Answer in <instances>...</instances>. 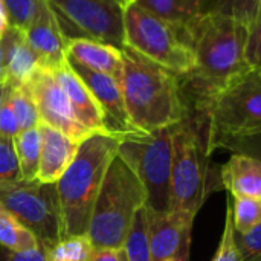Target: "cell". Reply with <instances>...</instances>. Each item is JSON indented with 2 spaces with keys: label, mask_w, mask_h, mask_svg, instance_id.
Returning a JSON list of instances; mask_svg holds the SVG:
<instances>
[{
  "label": "cell",
  "mask_w": 261,
  "mask_h": 261,
  "mask_svg": "<svg viewBox=\"0 0 261 261\" xmlns=\"http://www.w3.org/2000/svg\"><path fill=\"white\" fill-rule=\"evenodd\" d=\"M248 26L232 17L205 14L188 32L194 67L179 75L185 107L205 110L229 81L251 69L246 63Z\"/></svg>",
  "instance_id": "cell-1"
},
{
  "label": "cell",
  "mask_w": 261,
  "mask_h": 261,
  "mask_svg": "<svg viewBox=\"0 0 261 261\" xmlns=\"http://www.w3.org/2000/svg\"><path fill=\"white\" fill-rule=\"evenodd\" d=\"M170 210L197 214L206 199L223 188L220 168L214 165L211 124L205 110L187 107L184 119L171 125Z\"/></svg>",
  "instance_id": "cell-2"
},
{
  "label": "cell",
  "mask_w": 261,
  "mask_h": 261,
  "mask_svg": "<svg viewBox=\"0 0 261 261\" xmlns=\"http://www.w3.org/2000/svg\"><path fill=\"white\" fill-rule=\"evenodd\" d=\"M122 52L121 90L136 130L150 133L180 122L187 113L179 75L128 46Z\"/></svg>",
  "instance_id": "cell-3"
},
{
  "label": "cell",
  "mask_w": 261,
  "mask_h": 261,
  "mask_svg": "<svg viewBox=\"0 0 261 261\" xmlns=\"http://www.w3.org/2000/svg\"><path fill=\"white\" fill-rule=\"evenodd\" d=\"M121 138L90 133L84 138L64 174L57 182L61 203L63 237L86 236L92 208Z\"/></svg>",
  "instance_id": "cell-4"
},
{
  "label": "cell",
  "mask_w": 261,
  "mask_h": 261,
  "mask_svg": "<svg viewBox=\"0 0 261 261\" xmlns=\"http://www.w3.org/2000/svg\"><path fill=\"white\" fill-rule=\"evenodd\" d=\"M147 205V193L128 164L116 154L104 176L92 208L86 237L95 249L122 248L136 213Z\"/></svg>",
  "instance_id": "cell-5"
},
{
  "label": "cell",
  "mask_w": 261,
  "mask_h": 261,
  "mask_svg": "<svg viewBox=\"0 0 261 261\" xmlns=\"http://www.w3.org/2000/svg\"><path fill=\"white\" fill-rule=\"evenodd\" d=\"M124 46L168 70L185 75L194 67V54L185 31L159 18L135 0H124Z\"/></svg>",
  "instance_id": "cell-6"
},
{
  "label": "cell",
  "mask_w": 261,
  "mask_h": 261,
  "mask_svg": "<svg viewBox=\"0 0 261 261\" xmlns=\"http://www.w3.org/2000/svg\"><path fill=\"white\" fill-rule=\"evenodd\" d=\"M211 124L213 148L226 139H239L261 133V69H248L206 106Z\"/></svg>",
  "instance_id": "cell-7"
},
{
  "label": "cell",
  "mask_w": 261,
  "mask_h": 261,
  "mask_svg": "<svg viewBox=\"0 0 261 261\" xmlns=\"http://www.w3.org/2000/svg\"><path fill=\"white\" fill-rule=\"evenodd\" d=\"M118 154L142 182L147 193V208L156 213L170 211L173 161L171 127L124 136L119 141Z\"/></svg>",
  "instance_id": "cell-8"
},
{
  "label": "cell",
  "mask_w": 261,
  "mask_h": 261,
  "mask_svg": "<svg viewBox=\"0 0 261 261\" xmlns=\"http://www.w3.org/2000/svg\"><path fill=\"white\" fill-rule=\"evenodd\" d=\"M0 202L49 249L63 239L61 203L57 184L18 182L0 188Z\"/></svg>",
  "instance_id": "cell-9"
},
{
  "label": "cell",
  "mask_w": 261,
  "mask_h": 261,
  "mask_svg": "<svg viewBox=\"0 0 261 261\" xmlns=\"http://www.w3.org/2000/svg\"><path fill=\"white\" fill-rule=\"evenodd\" d=\"M66 38L87 37L124 47V0H47Z\"/></svg>",
  "instance_id": "cell-10"
},
{
  "label": "cell",
  "mask_w": 261,
  "mask_h": 261,
  "mask_svg": "<svg viewBox=\"0 0 261 261\" xmlns=\"http://www.w3.org/2000/svg\"><path fill=\"white\" fill-rule=\"evenodd\" d=\"M26 86L37 106L41 124L64 133L75 142H81L90 135V132L76 119L67 95L54 73V69L40 66Z\"/></svg>",
  "instance_id": "cell-11"
},
{
  "label": "cell",
  "mask_w": 261,
  "mask_h": 261,
  "mask_svg": "<svg viewBox=\"0 0 261 261\" xmlns=\"http://www.w3.org/2000/svg\"><path fill=\"white\" fill-rule=\"evenodd\" d=\"M194 214L184 211L156 213L148 210L151 261H188Z\"/></svg>",
  "instance_id": "cell-12"
},
{
  "label": "cell",
  "mask_w": 261,
  "mask_h": 261,
  "mask_svg": "<svg viewBox=\"0 0 261 261\" xmlns=\"http://www.w3.org/2000/svg\"><path fill=\"white\" fill-rule=\"evenodd\" d=\"M67 63L75 70V73L84 81V84L89 87V90L92 92V95L101 106V109L104 112V118H106V125H107V130L110 135L122 139L127 135L142 133L135 128V125L132 124V121L128 118L122 90H121V84L118 80H115L113 76H110L107 73L87 69V67L72 61L70 58H67Z\"/></svg>",
  "instance_id": "cell-13"
},
{
  "label": "cell",
  "mask_w": 261,
  "mask_h": 261,
  "mask_svg": "<svg viewBox=\"0 0 261 261\" xmlns=\"http://www.w3.org/2000/svg\"><path fill=\"white\" fill-rule=\"evenodd\" d=\"M24 35L43 66L55 69L66 60V35L47 0H41L37 15Z\"/></svg>",
  "instance_id": "cell-14"
},
{
  "label": "cell",
  "mask_w": 261,
  "mask_h": 261,
  "mask_svg": "<svg viewBox=\"0 0 261 261\" xmlns=\"http://www.w3.org/2000/svg\"><path fill=\"white\" fill-rule=\"evenodd\" d=\"M54 73L61 84L63 90L67 95L70 107L83 127L90 133H104L110 135L106 125V118L101 106L84 84V81L75 73V70L67 63V58L54 69Z\"/></svg>",
  "instance_id": "cell-15"
},
{
  "label": "cell",
  "mask_w": 261,
  "mask_h": 261,
  "mask_svg": "<svg viewBox=\"0 0 261 261\" xmlns=\"http://www.w3.org/2000/svg\"><path fill=\"white\" fill-rule=\"evenodd\" d=\"M41 135L40 167L37 180L44 184H57L73 161L80 142L72 141L64 133L46 125L38 124Z\"/></svg>",
  "instance_id": "cell-16"
},
{
  "label": "cell",
  "mask_w": 261,
  "mask_h": 261,
  "mask_svg": "<svg viewBox=\"0 0 261 261\" xmlns=\"http://www.w3.org/2000/svg\"><path fill=\"white\" fill-rule=\"evenodd\" d=\"M2 54H3V69L5 76L12 86L26 84L35 70L43 66L40 57L29 46L23 31L8 26L0 38Z\"/></svg>",
  "instance_id": "cell-17"
},
{
  "label": "cell",
  "mask_w": 261,
  "mask_h": 261,
  "mask_svg": "<svg viewBox=\"0 0 261 261\" xmlns=\"http://www.w3.org/2000/svg\"><path fill=\"white\" fill-rule=\"evenodd\" d=\"M66 57L87 69L121 80L122 52L116 46L87 37L66 38Z\"/></svg>",
  "instance_id": "cell-18"
},
{
  "label": "cell",
  "mask_w": 261,
  "mask_h": 261,
  "mask_svg": "<svg viewBox=\"0 0 261 261\" xmlns=\"http://www.w3.org/2000/svg\"><path fill=\"white\" fill-rule=\"evenodd\" d=\"M222 185L232 197L261 200V159L249 154L232 153L220 167Z\"/></svg>",
  "instance_id": "cell-19"
},
{
  "label": "cell",
  "mask_w": 261,
  "mask_h": 261,
  "mask_svg": "<svg viewBox=\"0 0 261 261\" xmlns=\"http://www.w3.org/2000/svg\"><path fill=\"white\" fill-rule=\"evenodd\" d=\"M139 6L159 18L190 32V29L205 15L208 0H135Z\"/></svg>",
  "instance_id": "cell-20"
},
{
  "label": "cell",
  "mask_w": 261,
  "mask_h": 261,
  "mask_svg": "<svg viewBox=\"0 0 261 261\" xmlns=\"http://www.w3.org/2000/svg\"><path fill=\"white\" fill-rule=\"evenodd\" d=\"M15 154L18 159V167L21 173V179L24 182H32L37 179L38 167H40V151H41V135L40 128H28L21 130L14 138Z\"/></svg>",
  "instance_id": "cell-21"
},
{
  "label": "cell",
  "mask_w": 261,
  "mask_h": 261,
  "mask_svg": "<svg viewBox=\"0 0 261 261\" xmlns=\"http://www.w3.org/2000/svg\"><path fill=\"white\" fill-rule=\"evenodd\" d=\"M38 243L37 237L0 202V246L11 251H21Z\"/></svg>",
  "instance_id": "cell-22"
},
{
  "label": "cell",
  "mask_w": 261,
  "mask_h": 261,
  "mask_svg": "<svg viewBox=\"0 0 261 261\" xmlns=\"http://www.w3.org/2000/svg\"><path fill=\"white\" fill-rule=\"evenodd\" d=\"M122 248L127 254L128 261H151L147 205L136 213Z\"/></svg>",
  "instance_id": "cell-23"
},
{
  "label": "cell",
  "mask_w": 261,
  "mask_h": 261,
  "mask_svg": "<svg viewBox=\"0 0 261 261\" xmlns=\"http://www.w3.org/2000/svg\"><path fill=\"white\" fill-rule=\"evenodd\" d=\"M205 14L228 15L249 26L261 15V0H208Z\"/></svg>",
  "instance_id": "cell-24"
},
{
  "label": "cell",
  "mask_w": 261,
  "mask_h": 261,
  "mask_svg": "<svg viewBox=\"0 0 261 261\" xmlns=\"http://www.w3.org/2000/svg\"><path fill=\"white\" fill-rule=\"evenodd\" d=\"M232 225L237 234H246L261 223V200L249 197H229Z\"/></svg>",
  "instance_id": "cell-25"
},
{
  "label": "cell",
  "mask_w": 261,
  "mask_h": 261,
  "mask_svg": "<svg viewBox=\"0 0 261 261\" xmlns=\"http://www.w3.org/2000/svg\"><path fill=\"white\" fill-rule=\"evenodd\" d=\"M93 246L86 236L63 237L46 249L47 261H87Z\"/></svg>",
  "instance_id": "cell-26"
},
{
  "label": "cell",
  "mask_w": 261,
  "mask_h": 261,
  "mask_svg": "<svg viewBox=\"0 0 261 261\" xmlns=\"http://www.w3.org/2000/svg\"><path fill=\"white\" fill-rule=\"evenodd\" d=\"M9 104L12 106V110L18 119L20 132L38 127V124H40L38 110H37L34 98L26 84L12 86V90L9 95Z\"/></svg>",
  "instance_id": "cell-27"
},
{
  "label": "cell",
  "mask_w": 261,
  "mask_h": 261,
  "mask_svg": "<svg viewBox=\"0 0 261 261\" xmlns=\"http://www.w3.org/2000/svg\"><path fill=\"white\" fill-rule=\"evenodd\" d=\"M0 3L6 12L8 24L24 32L35 18L41 0H0Z\"/></svg>",
  "instance_id": "cell-28"
},
{
  "label": "cell",
  "mask_w": 261,
  "mask_h": 261,
  "mask_svg": "<svg viewBox=\"0 0 261 261\" xmlns=\"http://www.w3.org/2000/svg\"><path fill=\"white\" fill-rule=\"evenodd\" d=\"M21 180L14 139L0 136V188L15 185Z\"/></svg>",
  "instance_id": "cell-29"
},
{
  "label": "cell",
  "mask_w": 261,
  "mask_h": 261,
  "mask_svg": "<svg viewBox=\"0 0 261 261\" xmlns=\"http://www.w3.org/2000/svg\"><path fill=\"white\" fill-rule=\"evenodd\" d=\"M213 261H245L239 251L237 243H236V231H234V225H232V211H231L229 200H228V206H226V220H225L223 234H222L217 252H216Z\"/></svg>",
  "instance_id": "cell-30"
},
{
  "label": "cell",
  "mask_w": 261,
  "mask_h": 261,
  "mask_svg": "<svg viewBox=\"0 0 261 261\" xmlns=\"http://www.w3.org/2000/svg\"><path fill=\"white\" fill-rule=\"evenodd\" d=\"M236 243L243 260L261 261V223L246 234L236 232Z\"/></svg>",
  "instance_id": "cell-31"
},
{
  "label": "cell",
  "mask_w": 261,
  "mask_h": 261,
  "mask_svg": "<svg viewBox=\"0 0 261 261\" xmlns=\"http://www.w3.org/2000/svg\"><path fill=\"white\" fill-rule=\"evenodd\" d=\"M246 63L251 69H261V15L248 26Z\"/></svg>",
  "instance_id": "cell-32"
},
{
  "label": "cell",
  "mask_w": 261,
  "mask_h": 261,
  "mask_svg": "<svg viewBox=\"0 0 261 261\" xmlns=\"http://www.w3.org/2000/svg\"><path fill=\"white\" fill-rule=\"evenodd\" d=\"M217 148H226L234 153L249 154L261 159V133L254 136L239 138V139H226L217 145Z\"/></svg>",
  "instance_id": "cell-33"
},
{
  "label": "cell",
  "mask_w": 261,
  "mask_h": 261,
  "mask_svg": "<svg viewBox=\"0 0 261 261\" xmlns=\"http://www.w3.org/2000/svg\"><path fill=\"white\" fill-rule=\"evenodd\" d=\"M0 261H47V252L41 243L28 249H21V251H11L6 248H2Z\"/></svg>",
  "instance_id": "cell-34"
},
{
  "label": "cell",
  "mask_w": 261,
  "mask_h": 261,
  "mask_svg": "<svg viewBox=\"0 0 261 261\" xmlns=\"http://www.w3.org/2000/svg\"><path fill=\"white\" fill-rule=\"evenodd\" d=\"M18 133H20V124L8 99L0 107V136L14 139Z\"/></svg>",
  "instance_id": "cell-35"
},
{
  "label": "cell",
  "mask_w": 261,
  "mask_h": 261,
  "mask_svg": "<svg viewBox=\"0 0 261 261\" xmlns=\"http://www.w3.org/2000/svg\"><path fill=\"white\" fill-rule=\"evenodd\" d=\"M87 261H128V258L124 248H93Z\"/></svg>",
  "instance_id": "cell-36"
},
{
  "label": "cell",
  "mask_w": 261,
  "mask_h": 261,
  "mask_svg": "<svg viewBox=\"0 0 261 261\" xmlns=\"http://www.w3.org/2000/svg\"><path fill=\"white\" fill-rule=\"evenodd\" d=\"M11 90H12V83L11 81H8V80L0 81V107L9 99Z\"/></svg>",
  "instance_id": "cell-37"
},
{
  "label": "cell",
  "mask_w": 261,
  "mask_h": 261,
  "mask_svg": "<svg viewBox=\"0 0 261 261\" xmlns=\"http://www.w3.org/2000/svg\"><path fill=\"white\" fill-rule=\"evenodd\" d=\"M8 17H6V12H5V9H3V6H2V3H0V38H2V35L5 34V31L8 29Z\"/></svg>",
  "instance_id": "cell-38"
},
{
  "label": "cell",
  "mask_w": 261,
  "mask_h": 261,
  "mask_svg": "<svg viewBox=\"0 0 261 261\" xmlns=\"http://www.w3.org/2000/svg\"><path fill=\"white\" fill-rule=\"evenodd\" d=\"M6 80L5 76V69H3V54H2V46H0V81Z\"/></svg>",
  "instance_id": "cell-39"
},
{
  "label": "cell",
  "mask_w": 261,
  "mask_h": 261,
  "mask_svg": "<svg viewBox=\"0 0 261 261\" xmlns=\"http://www.w3.org/2000/svg\"><path fill=\"white\" fill-rule=\"evenodd\" d=\"M167 261H176V260H167Z\"/></svg>",
  "instance_id": "cell-40"
}]
</instances>
